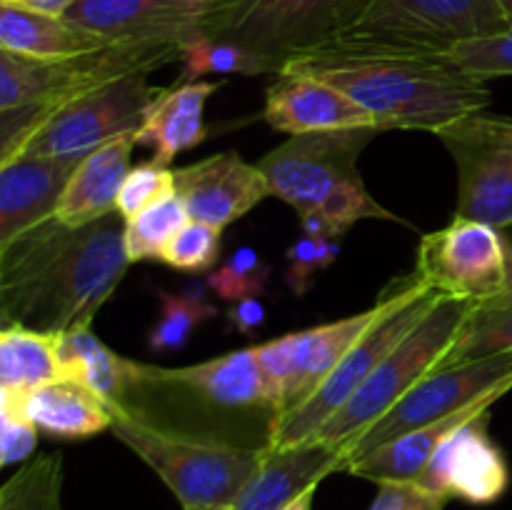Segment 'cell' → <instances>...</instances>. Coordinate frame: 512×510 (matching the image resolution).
<instances>
[{"label":"cell","mask_w":512,"mask_h":510,"mask_svg":"<svg viewBox=\"0 0 512 510\" xmlns=\"http://www.w3.org/2000/svg\"><path fill=\"white\" fill-rule=\"evenodd\" d=\"M128 268L118 210L83 228L45 220L0 245V325L45 333L93 328Z\"/></svg>","instance_id":"cell-1"},{"label":"cell","mask_w":512,"mask_h":510,"mask_svg":"<svg viewBox=\"0 0 512 510\" xmlns=\"http://www.w3.org/2000/svg\"><path fill=\"white\" fill-rule=\"evenodd\" d=\"M113 413L163 433L255 450H268L280 425V405L258 345L185 368L133 360L128 388Z\"/></svg>","instance_id":"cell-2"},{"label":"cell","mask_w":512,"mask_h":510,"mask_svg":"<svg viewBox=\"0 0 512 510\" xmlns=\"http://www.w3.org/2000/svg\"><path fill=\"white\" fill-rule=\"evenodd\" d=\"M285 70L313 75L353 98L380 130L438 133L465 115L488 110L493 93L445 55L323 48Z\"/></svg>","instance_id":"cell-3"},{"label":"cell","mask_w":512,"mask_h":510,"mask_svg":"<svg viewBox=\"0 0 512 510\" xmlns=\"http://www.w3.org/2000/svg\"><path fill=\"white\" fill-rule=\"evenodd\" d=\"M180 58V43H113L65 60L0 50V165L20 158L40 125L70 100L128 75H150Z\"/></svg>","instance_id":"cell-4"},{"label":"cell","mask_w":512,"mask_h":510,"mask_svg":"<svg viewBox=\"0 0 512 510\" xmlns=\"http://www.w3.org/2000/svg\"><path fill=\"white\" fill-rule=\"evenodd\" d=\"M380 128L320 130L290 135L258 160L273 198L293 205L298 215H323L335 240L358 220H393L410 225L370 195L358 160Z\"/></svg>","instance_id":"cell-5"},{"label":"cell","mask_w":512,"mask_h":510,"mask_svg":"<svg viewBox=\"0 0 512 510\" xmlns=\"http://www.w3.org/2000/svg\"><path fill=\"white\" fill-rule=\"evenodd\" d=\"M510 25L498 0H358L325 48L448 55Z\"/></svg>","instance_id":"cell-6"},{"label":"cell","mask_w":512,"mask_h":510,"mask_svg":"<svg viewBox=\"0 0 512 510\" xmlns=\"http://www.w3.org/2000/svg\"><path fill=\"white\" fill-rule=\"evenodd\" d=\"M358 0H210L200 38L243 50L258 75L330 45Z\"/></svg>","instance_id":"cell-7"},{"label":"cell","mask_w":512,"mask_h":510,"mask_svg":"<svg viewBox=\"0 0 512 510\" xmlns=\"http://www.w3.org/2000/svg\"><path fill=\"white\" fill-rule=\"evenodd\" d=\"M113 435L155 470L183 510H228L265 450L163 433L115 415Z\"/></svg>","instance_id":"cell-8"},{"label":"cell","mask_w":512,"mask_h":510,"mask_svg":"<svg viewBox=\"0 0 512 510\" xmlns=\"http://www.w3.org/2000/svg\"><path fill=\"white\" fill-rule=\"evenodd\" d=\"M378 295L383 298V313L370 325L368 333L345 353V358L325 378V383L300 408L280 420L270 448L313 440L318 430L353 398L355 390L378 368L380 360L443 298V293L425 285L415 270L410 275L390 280Z\"/></svg>","instance_id":"cell-9"},{"label":"cell","mask_w":512,"mask_h":510,"mask_svg":"<svg viewBox=\"0 0 512 510\" xmlns=\"http://www.w3.org/2000/svg\"><path fill=\"white\" fill-rule=\"evenodd\" d=\"M475 303L458 298H440L423 320L380 360L353 398L318 430L315 438L333 443L348 455L355 440L373 423H378L413 385L433 373L445 350L458 335Z\"/></svg>","instance_id":"cell-10"},{"label":"cell","mask_w":512,"mask_h":510,"mask_svg":"<svg viewBox=\"0 0 512 510\" xmlns=\"http://www.w3.org/2000/svg\"><path fill=\"white\" fill-rule=\"evenodd\" d=\"M512 390V353L465 360L450 368H435L408 390L378 423L370 425L345 455V465L363 458L388 440L415 428L443 420L473 405H495Z\"/></svg>","instance_id":"cell-11"},{"label":"cell","mask_w":512,"mask_h":510,"mask_svg":"<svg viewBox=\"0 0 512 510\" xmlns=\"http://www.w3.org/2000/svg\"><path fill=\"white\" fill-rule=\"evenodd\" d=\"M165 88L148 83V73L113 80L55 110L20 155L85 158L100 145L135 135Z\"/></svg>","instance_id":"cell-12"},{"label":"cell","mask_w":512,"mask_h":510,"mask_svg":"<svg viewBox=\"0 0 512 510\" xmlns=\"http://www.w3.org/2000/svg\"><path fill=\"white\" fill-rule=\"evenodd\" d=\"M458 168V210L455 215L495 228L512 225V115H465L440 128Z\"/></svg>","instance_id":"cell-13"},{"label":"cell","mask_w":512,"mask_h":510,"mask_svg":"<svg viewBox=\"0 0 512 510\" xmlns=\"http://www.w3.org/2000/svg\"><path fill=\"white\" fill-rule=\"evenodd\" d=\"M415 273L445 298L483 303L508 285V240L495 225L455 215L420 238Z\"/></svg>","instance_id":"cell-14"},{"label":"cell","mask_w":512,"mask_h":510,"mask_svg":"<svg viewBox=\"0 0 512 510\" xmlns=\"http://www.w3.org/2000/svg\"><path fill=\"white\" fill-rule=\"evenodd\" d=\"M380 313H383V298L378 295L373 308L363 313L280 335L258 345L260 363L278 398L280 420L300 408L325 383V378L338 368L345 353L368 333Z\"/></svg>","instance_id":"cell-15"},{"label":"cell","mask_w":512,"mask_h":510,"mask_svg":"<svg viewBox=\"0 0 512 510\" xmlns=\"http://www.w3.org/2000/svg\"><path fill=\"white\" fill-rule=\"evenodd\" d=\"M490 410L470 418L440 443L415 483L445 498L470 505H493L508 493L510 468L500 445L490 438Z\"/></svg>","instance_id":"cell-16"},{"label":"cell","mask_w":512,"mask_h":510,"mask_svg":"<svg viewBox=\"0 0 512 510\" xmlns=\"http://www.w3.org/2000/svg\"><path fill=\"white\" fill-rule=\"evenodd\" d=\"M210 0H78L65 13L70 23L105 43H180L200 35Z\"/></svg>","instance_id":"cell-17"},{"label":"cell","mask_w":512,"mask_h":510,"mask_svg":"<svg viewBox=\"0 0 512 510\" xmlns=\"http://www.w3.org/2000/svg\"><path fill=\"white\" fill-rule=\"evenodd\" d=\"M175 190L188 208L190 220L225 228L270 195L258 163L238 153H215L175 170Z\"/></svg>","instance_id":"cell-18"},{"label":"cell","mask_w":512,"mask_h":510,"mask_svg":"<svg viewBox=\"0 0 512 510\" xmlns=\"http://www.w3.org/2000/svg\"><path fill=\"white\" fill-rule=\"evenodd\" d=\"M263 118L270 128L288 135L320 130L378 128L353 98L313 75L283 70L265 88Z\"/></svg>","instance_id":"cell-19"},{"label":"cell","mask_w":512,"mask_h":510,"mask_svg":"<svg viewBox=\"0 0 512 510\" xmlns=\"http://www.w3.org/2000/svg\"><path fill=\"white\" fill-rule=\"evenodd\" d=\"M338 470H345V453L320 438L268 448L228 510H283Z\"/></svg>","instance_id":"cell-20"},{"label":"cell","mask_w":512,"mask_h":510,"mask_svg":"<svg viewBox=\"0 0 512 510\" xmlns=\"http://www.w3.org/2000/svg\"><path fill=\"white\" fill-rule=\"evenodd\" d=\"M83 158L20 155L0 165V245L55 218L65 185Z\"/></svg>","instance_id":"cell-21"},{"label":"cell","mask_w":512,"mask_h":510,"mask_svg":"<svg viewBox=\"0 0 512 510\" xmlns=\"http://www.w3.org/2000/svg\"><path fill=\"white\" fill-rule=\"evenodd\" d=\"M135 145V135H123L85 155L60 195L55 218L70 228H83L115 213L120 185L130 173V155Z\"/></svg>","instance_id":"cell-22"},{"label":"cell","mask_w":512,"mask_h":510,"mask_svg":"<svg viewBox=\"0 0 512 510\" xmlns=\"http://www.w3.org/2000/svg\"><path fill=\"white\" fill-rule=\"evenodd\" d=\"M218 90V80H193V83H175L165 88L135 133V143L153 150L155 163L170 165L175 155L193 150L208 138L205 105Z\"/></svg>","instance_id":"cell-23"},{"label":"cell","mask_w":512,"mask_h":510,"mask_svg":"<svg viewBox=\"0 0 512 510\" xmlns=\"http://www.w3.org/2000/svg\"><path fill=\"white\" fill-rule=\"evenodd\" d=\"M493 408L490 403L473 405V408H465L460 413L448 415L443 420H435V423L423 425V428H415L410 433L400 435V438L388 440L380 448L370 450L363 458H355L345 465V473L358 475V478L373 480V483H408V480H418L423 475V470L428 468L430 458H433L435 450L440 448L445 438L453 433L455 428H460L463 423H468L470 418H478V415L488 413Z\"/></svg>","instance_id":"cell-24"},{"label":"cell","mask_w":512,"mask_h":510,"mask_svg":"<svg viewBox=\"0 0 512 510\" xmlns=\"http://www.w3.org/2000/svg\"><path fill=\"white\" fill-rule=\"evenodd\" d=\"M28 413L40 433L55 440L93 438L103 430H113L115 423L108 400L70 378H55L30 390Z\"/></svg>","instance_id":"cell-25"},{"label":"cell","mask_w":512,"mask_h":510,"mask_svg":"<svg viewBox=\"0 0 512 510\" xmlns=\"http://www.w3.org/2000/svg\"><path fill=\"white\" fill-rule=\"evenodd\" d=\"M105 45L113 43L70 23L65 15H45L0 3V50L33 60H65Z\"/></svg>","instance_id":"cell-26"},{"label":"cell","mask_w":512,"mask_h":510,"mask_svg":"<svg viewBox=\"0 0 512 510\" xmlns=\"http://www.w3.org/2000/svg\"><path fill=\"white\" fill-rule=\"evenodd\" d=\"M58 360L60 378L88 385L100 398L108 400L110 408H115L123 400L130 373H133V360L110 350L93 333V328L60 333Z\"/></svg>","instance_id":"cell-27"},{"label":"cell","mask_w":512,"mask_h":510,"mask_svg":"<svg viewBox=\"0 0 512 510\" xmlns=\"http://www.w3.org/2000/svg\"><path fill=\"white\" fill-rule=\"evenodd\" d=\"M60 333L0 325V388L35 390L60 378Z\"/></svg>","instance_id":"cell-28"},{"label":"cell","mask_w":512,"mask_h":510,"mask_svg":"<svg viewBox=\"0 0 512 510\" xmlns=\"http://www.w3.org/2000/svg\"><path fill=\"white\" fill-rule=\"evenodd\" d=\"M498 353H512V293L473 305L438 368Z\"/></svg>","instance_id":"cell-29"},{"label":"cell","mask_w":512,"mask_h":510,"mask_svg":"<svg viewBox=\"0 0 512 510\" xmlns=\"http://www.w3.org/2000/svg\"><path fill=\"white\" fill-rule=\"evenodd\" d=\"M158 303V318L148 330V348L158 355L183 350L200 323L220 315V310L210 303V288L205 280L190 283L178 293L158 290Z\"/></svg>","instance_id":"cell-30"},{"label":"cell","mask_w":512,"mask_h":510,"mask_svg":"<svg viewBox=\"0 0 512 510\" xmlns=\"http://www.w3.org/2000/svg\"><path fill=\"white\" fill-rule=\"evenodd\" d=\"M0 510H63V455L45 453L20 465L0 488Z\"/></svg>","instance_id":"cell-31"},{"label":"cell","mask_w":512,"mask_h":510,"mask_svg":"<svg viewBox=\"0 0 512 510\" xmlns=\"http://www.w3.org/2000/svg\"><path fill=\"white\" fill-rule=\"evenodd\" d=\"M188 223L190 213L178 190L125 220V250H128L130 263L160 260L165 245Z\"/></svg>","instance_id":"cell-32"},{"label":"cell","mask_w":512,"mask_h":510,"mask_svg":"<svg viewBox=\"0 0 512 510\" xmlns=\"http://www.w3.org/2000/svg\"><path fill=\"white\" fill-rule=\"evenodd\" d=\"M273 275V265L263 260V255L250 245H240L228 255L220 268L205 278L210 293L228 303H238L245 298H260L268 290V280Z\"/></svg>","instance_id":"cell-33"},{"label":"cell","mask_w":512,"mask_h":510,"mask_svg":"<svg viewBox=\"0 0 512 510\" xmlns=\"http://www.w3.org/2000/svg\"><path fill=\"white\" fill-rule=\"evenodd\" d=\"M28 390L0 388V465L28 463L38 448V425L28 413Z\"/></svg>","instance_id":"cell-34"},{"label":"cell","mask_w":512,"mask_h":510,"mask_svg":"<svg viewBox=\"0 0 512 510\" xmlns=\"http://www.w3.org/2000/svg\"><path fill=\"white\" fill-rule=\"evenodd\" d=\"M223 228L190 220L188 225L175 233V238L165 245L160 263L180 270V273L200 275L205 270L215 268L220 260V245H223Z\"/></svg>","instance_id":"cell-35"},{"label":"cell","mask_w":512,"mask_h":510,"mask_svg":"<svg viewBox=\"0 0 512 510\" xmlns=\"http://www.w3.org/2000/svg\"><path fill=\"white\" fill-rule=\"evenodd\" d=\"M445 58L483 83L512 75V25L500 33L458 43Z\"/></svg>","instance_id":"cell-36"},{"label":"cell","mask_w":512,"mask_h":510,"mask_svg":"<svg viewBox=\"0 0 512 510\" xmlns=\"http://www.w3.org/2000/svg\"><path fill=\"white\" fill-rule=\"evenodd\" d=\"M180 78L175 83H193L208 73H235V75H258L255 65L243 50L225 43H213L208 38H195L183 45V58H180Z\"/></svg>","instance_id":"cell-37"},{"label":"cell","mask_w":512,"mask_h":510,"mask_svg":"<svg viewBox=\"0 0 512 510\" xmlns=\"http://www.w3.org/2000/svg\"><path fill=\"white\" fill-rule=\"evenodd\" d=\"M173 193L175 170L170 165H160L155 160H148V163H140L135 168H130V173L125 175L115 210L128 220L133 215H138L140 210L150 208L153 203H158V200L168 198Z\"/></svg>","instance_id":"cell-38"},{"label":"cell","mask_w":512,"mask_h":510,"mask_svg":"<svg viewBox=\"0 0 512 510\" xmlns=\"http://www.w3.org/2000/svg\"><path fill=\"white\" fill-rule=\"evenodd\" d=\"M448 498L423 488L415 480L408 483H378V495L368 510H445Z\"/></svg>","instance_id":"cell-39"},{"label":"cell","mask_w":512,"mask_h":510,"mask_svg":"<svg viewBox=\"0 0 512 510\" xmlns=\"http://www.w3.org/2000/svg\"><path fill=\"white\" fill-rule=\"evenodd\" d=\"M285 258H288L285 285L293 290L295 298H303V295L313 288L315 275L320 273L318 240L310 238V235H300V238L293 240L290 248L285 250Z\"/></svg>","instance_id":"cell-40"},{"label":"cell","mask_w":512,"mask_h":510,"mask_svg":"<svg viewBox=\"0 0 512 510\" xmlns=\"http://www.w3.org/2000/svg\"><path fill=\"white\" fill-rule=\"evenodd\" d=\"M225 318L240 335H253L265 325V305L260 303V298L238 300L225 310Z\"/></svg>","instance_id":"cell-41"},{"label":"cell","mask_w":512,"mask_h":510,"mask_svg":"<svg viewBox=\"0 0 512 510\" xmlns=\"http://www.w3.org/2000/svg\"><path fill=\"white\" fill-rule=\"evenodd\" d=\"M0 3L18 5V8L35 10V13H45V15H65L75 3H78V0H0Z\"/></svg>","instance_id":"cell-42"},{"label":"cell","mask_w":512,"mask_h":510,"mask_svg":"<svg viewBox=\"0 0 512 510\" xmlns=\"http://www.w3.org/2000/svg\"><path fill=\"white\" fill-rule=\"evenodd\" d=\"M340 255V240H333V238H320L318 240V263H320V270L330 268V265L335 263V258Z\"/></svg>","instance_id":"cell-43"},{"label":"cell","mask_w":512,"mask_h":510,"mask_svg":"<svg viewBox=\"0 0 512 510\" xmlns=\"http://www.w3.org/2000/svg\"><path fill=\"white\" fill-rule=\"evenodd\" d=\"M315 490H318V488H310V490H305V493L300 495V498H295L293 503H290V505H285L283 510H313V498H315Z\"/></svg>","instance_id":"cell-44"},{"label":"cell","mask_w":512,"mask_h":510,"mask_svg":"<svg viewBox=\"0 0 512 510\" xmlns=\"http://www.w3.org/2000/svg\"><path fill=\"white\" fill-rule=\"evenodd\" d=\"M503 293H512V243H508V285Z\"/></svg>","instance_id":"cell-45"},{"label":"cell","mask_w":512,"mask_h":510,"mask_svg":"<svg viewBox=\"0 0 512 510\" xmlns=\"http://www.w3.org/2000/svg\"><path fill=\"white\" fill-rule=\"evenodd\" d=\"M500 8L505 10V15H508V20L512 23V0H498Z\"/></svg>","instance_id":"cell-46"}]
</instances>
